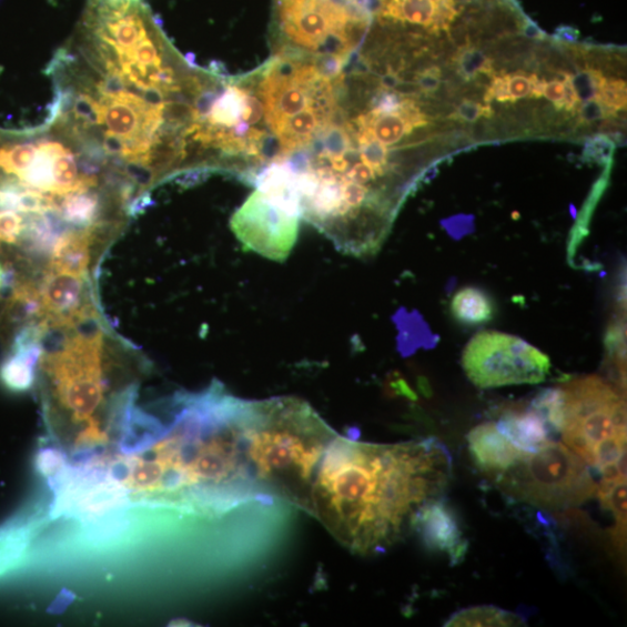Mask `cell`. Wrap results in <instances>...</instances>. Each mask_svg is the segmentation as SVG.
<instances>
[{"label": "cell", "mask_w": 627, "mask_h": 627, "mask_svg": "<svg viewBox=\"0 0 627 627\" xmlns=\"http://www.w3.org/2000/svg\"><path fill=\"white\" fill-rule=\"evenodd\" d=\"M52 108L153 184L194 169L196 100L211 71L143 37L114 38L84 24L50 61Z\"/></svg>", "instance_id": "cell-1"}, {"label": "cell", "mask_w": 627, "mask_h": 627, "mask_svg": "<svg viewBox=\"0 0 627 627\" xmlns=\"http://www.w3.org/2000/svg\"><path fill=\"white\" fill-rule=\"evenodd\" d=\"M169 419L133 417L113 479L141 504L221 517L285 504L255 479L246 456L251 400L215 382L204 392L175 395Z\"/></svg>", "instance_id": "cell-2"}, {"label": "cell", "mask_w": 627, "mask_h": 627, "mask_svg": "<svg viewBox=\"0 0 627 627\" xmlns=\"http://www.w3.org/2000/svg\"><path fill=\"white\" fill-rule=\"evenodd\" d=\"M451 468L436 438L382 445L338 435L316 472L309 515L353 554L382 555L417 509L441 496Z\"/></svg>", "instance_id": "cell-3"}, {"label": "cell", "mask_w": 627, "mask_h": 627, "mask_svg": "<svg viewBox=\"0 0 627 627\" xmlns=\"http://www.w3.org/2000/svg\"><path fill=\"white\" fill-rule=\"evenodd\" d=\"M37 368L53 441L70 457L114 454L130 431L136 384L114 381L102 334L71 338Z\"/></svg>", "instance_id": "cell-4"}, {"label": "cell", "mask_w": 627, "mask_h": 627, "mask_svg": "<svg viewBox=\"0 0 627 627\" xmlns=\"http://www.w3.org/2000/svg\"><path fill=\"white\" fill-rule=\"evenodd\" d=\"M338 434L316 411L292 396L251 400L246 456L257 483L309 514L316 472Z\"/></svg>", "instance_id": "cell-5"}, {"label": "cell", "mask_w": 627, "mask_h": 627, "mask_svg": "<svg viewBox=\"0 0 627 627\" xmlns=\"http://www.w3.org/2000/svg\"><path fill=\"white\" fill-rule=\"evenodd\" d=\"M563 443L598 472L626 457V403L623 393L598 375L562 386Z\"/></svg>", "instance_id": "cell-6"}, {"label": "cell", "mask_w": 627, "mask_h": 627, "mask_svg": "<svg viewBox=\"0 0 627 627\" xmlns=\"http://www.w3.org/2000/svg\"><path fill=\"white\" fill-rule=\"evenodd\" d=\"M496 483L512 498L548 512L579 507L597 494L588 465L558 442L526 455Z\"/></svg>", "instance_id": "cell-7"}, {"label": "cell", "mask_w": 627, "mask_h": 627, "mask_svg": "<svg viewBox=\"0 0 627 627\" xmlns=\"http://www.w3.org/2000/svg\"><path fill=\"white\" fill-rule=\"evenodd\" d=\"M463 366L479 388L536 385L546 381L549 358L522 338L498 332H483L467 344Z\"/></svg>", "instance_id": "cell-8"}, {"label": "cell", "mask_w": 627, "mask_h": 627, "mask_svg": "<svg viewBox=\"0 0 627 627\" xmlns=\"http://www.w3.org/2000/svg\"><path fill=\"white\" fill-rule=\"evenodd\" d=\"M300 219L294 199L277 190L256 188L232 218L231 227L246 249L283 261L296 241Z\"/></svg>", "instance_id": "cell-9"}, {"label": "cell", "mask_w": 627, "mask_h": 627, "mask_svg": "<svg viewBox=\"0 0 627 627\" xmlns=\"http://www.w3.org/2000/svg\"><path fill=\"white\" fill-rule=\"evenodd\" d=\"M411 529L426 548L447 554L451 566L465 560L469 543L463 537L456 510L444 497L426 500L414 514Z\"/></svg>", "instance_id": "cell-10"}, {"label": "cell", "mask_w": 627, "mask_h": 627, "mask_svg": "<svg viewBox=\"0 0 627 627\" xmlns=\"http://www.w3.org/2000/svg\"><path fill=\"white\" fill-rule=\"evenodd\" d=\"M44 323L70 327L89 316V300L84 279L50 270L40 292Z\"/></svg>", "instance_id": "cell-11"}, {"label": "cell", "mask_w": 627, "mask_h": 627, "mask_svg": "<svg viewBox=\"0 0 627 627\" xmlns=\"http://www.w3.org/2000/svg\"><path fill=\"white\" fill-rule=\"evenodd\" d=\"M467 443L476 467L488 474L504 473L526 456L498 433L493 422L475 426L467 435Z\"/></svg>", "instance_id": "cell-12"}, {"label": "cell", "mask_w": 627, "mask_h": 627, "mask_svg": "<svg viewBox=\"0 0 627 627\" xmlns=\"http://www.w3.org/2000/svg\"><path fill=\"white\" fill-rule=\"evenodd\" d=\"M496 429L504 435L520 453L538 454L552 441L542 418L529 407H512L502 413Z\"/></svg>", "instance_id": "cell-13"}, {"label": "cell", "mask_w": 627, "mask_h": 627, "mask_svg": "<svg viewBox=\"0 0 627 627\" xmlns=\"http://www.w3.org/2000/svg\"><path fill=\"white\" fill-rule=\"evenodd\" d=\"M93 230H68L52 249V270L87 280Z\"/></svg>", "instance_id": "cell-14"}, {"label": "cell", "mask_w": 627, "mask_h": 627, "mask_svg": "<svg viewBox=\"0 0 627 627\" xmlns=\"http://www.w3.org/2000/svg\"><path fill=\"white\" fill-rule=\"evenodd\" d=\"M449 310L455 320L465 325L486 324L496 313L494 299L483 289L474 286L457 291L451 300Z\"/></svg>", "instance_id": "cell-15"}, {"label": "cell", "mask_w": 627, "mask_h": 627, "mask_svg": "<svg viewBox=\"0 0 627 627\" xmlns=\"http://www.w3.org/2000/svg\"><path fill=\"white\" fill-rule=\"evenodd\" d=\"M596 497L601 507L610 510L616 519L615 528L611 533L614 547L619 556H625L626 550V478L614 481L601 479L597 485Z\"/></svg>", "instance_id": "cell-16"}, {"label": "cell", "mask_w": 627, "mask_h": 627, "mask_svg": "<svg viewBox=\"0 0 627 627\" xmlns=\"http://www.w3.org/2000/svg\"><path fill=\"white\" fill-rule=\"evenodd\" d=\"M381 18L438 29V7L432 0H390Z\"/></svg>", "instance_id": "cell-17"}, {"label": "cell", "mask_w": 627, "mask_h": 627, "mask_svg": "<svg viewBox=\"0 0 627 627\" xmlns=\"http://www.w3.org/2000/svg\"><path fill=\"white\" fill-rule=\"evenodd\" d=\"M529 408L542 418L549 438L557 442L565 424V395L562 387L540 391Z\"/></svg>", "instance_id": "cell-18"}, {"label": "cell", "mask_w": 627, "mask_h": 627, "mask_svg": "<svg viewBox=\"0 0 627 627\" xmlns=\"http://www.w3.org/2000/svg\"><path fill=\"white\" fill-rule=\"evenodd\" d=\"M526 620L517 614L493 606L464 609L451 616L445 626H522Z\"/></svg>", "instance_id": "cell-19"}, {"label": "cell", "mask_w": 627, "mask_h": 627, "mask_svg": "<svg viewBox=\"0 0 627 627\" xmlns=\"http://www.w3.org/2000/svg\"><path fill=\"white\" fill-rule=\"evenodd\" d=\"M458 72L465 80L478 78L482 73H492V61L479 49L466 48L457 58Z\"/></svg>", "instance_id": "cell-20"}, {"label": "cell", "mask_w": 627, "mask_h": 627, "mask_svg": "<svg viewBox=\"0 0 627 627\" xmlns=\"http://www.w3.org/2000/svg\"><path fill=\"white\" fill-rule=\"evenodd\" d=\"M605 80L604 73L594 69H586L576 73L575 77H570L573 90L583 103L597 97Z\"/></svg>", "instance_id": "cell-21"}, {"label": "cell", "mask_w": 627, "mask_h": 627, "mask_svg": "<svg viewBox=\"0 0 627 627\" xmlns=\"http://www.w3.org/2000/svg\"><path fill=\"white\" fill-rule=\"evenodd\" d=\"M627 87L623 80H605L601 83L596 99L599 100L614 115L626 108Z\"/></svg>", "instance_id": "cell-22"}, {"label": "cell", "mask_w": 627, "mask_h": 627, "mask_svg": "<svg viewBox=\"0 0 627 627\" xmlns=\"http://www.w3.org/2000/svg\"><path fill=\"white\" fill-rule=\"evenodd\" d=\"M27 219L14 211H0V242L14 244L23 236Z\"/></svg>", "instance_id": "cell-23"}, {"label": "cell", "mask_w": 627, "mask_h": 627, "mask_svg": "<svg viewBox=\"0 0 627 627\" xmlns=\"http://www.w3.org/2000/svg\"><path fill=\"white\" fill-rule=\"evenodd\" d=\"M615 143L606 135H596L585 146V158L599 164L611 163Z\"/></svg>", "instance_id": "cell-24"}, {"label": "cell", "mask_w": 627, "mask_h": 627, "mask_svg": "<svg viewBox=\"0 0 627 627\" xmlns=\"http://www.w3.org/2000/svg\"><path fill=\"white\" fill-rule=\"evenodd\" d=\"M493 111L489 105L484 107L483 104L472 102V100H464L453 117L463 122H475L483 117H491Z\"/></svg>", "instance_id": "cell-25"}, {"label": "cell", "mask_w": 627, "mask_h": 627, "mask_svg": "<svg viewBox=\"0 0 627 627\" xmlns=\"http://www.w3.org/2000/svg\"><path fill=\"white\" fill-rule=\"evenodd\" d=\"M442 83V72L437 67L424 69L416 74V87L423 93L436 92Z\"/></svg>", "instance_id": "cell-26"}, {"label": "cell", "mask_w": 627, "mask_h": 627, "mask_svg": "<svg viewBox=\"0 0 627 627\" xmlns=\"http://www.w3.org/2000/svg\"><path fill=\"white\" fill-rule=\"evenodd\" d=\"M579 121L582 123H591L614 114L599 102L598 99L588 100L579 109Z\"/></svg>", "instance_id": "cell-27"}, {"label": "cell", "mask_w": 627, "mask_h": 627, "mask_svg": "<svg viewBox=\"0 0 627 627\" xmlns=\"http://www.w3.org/2000/svg\"><path fill=\"white\" fill-rule=\"evenodd\" d=\"M508 91L510 95V102H516V100L530 97L532 94V81L530 78L525 77L523 73L507 74Z\"/></svg>", "instance_id": "cell-28"}, {"label": "cell", "mask_w": 627, "mask_h": 627, "mask_svg": "<svg viewBox=\"0 0 627 627\" xmlns=\"http://www.w3.org/2000/svg\"><path fill=\"white\" fill-rule=\"evenodd\" d=\"M492 99H496L500 103L510 102L507 77H496L493 79L491 89L486 94V102L489 103Z\"/></svg>", "instance_id": "cell-29"}, {"label": "cell", "mask_w": 627, "mask_h": 627, "mask_svg": "<svg viewBox=\"0 0 627 627\" xmlns=\"http://www.w3.org/2000/svg\"><path fill=\"white\" fill-rule=\"evenodd\" d=\"M543 95L554 103L558 110L564 109L565 84L560 81L545 82Z\"/></svg>", "instance_id": "cell-30"}, {"label": "cell", "mask_w": 627, "mask_h": 627, "mask_svg": "<svg viewBox=\"0 0 627 627\" xmlns=\"http://www.w3.org/2000/svg\"><path fill=\"white\" fill-rule=\"evenodd\" d=\"M564 84H565L564 109L568 112L575 113L576 111H578L582 102L579 98L576 97L573 90L569 74H567L566 79L564 80Z\"/></svg>", "instance_id": "cell-31"}, {"label": "cell", "mask_w": 627, "mask_h": 627, "mask_svg": "<svg viewBox=\"0 0 627 627\" xmlns=\"http://www.w3.org/2000/svg\"><path fill=\"white\" fill-rule=\"evenodd\" d=\"M555 38L562 42L574 43L579 39V31L564 27L557 30Z\"/></svg>", "instance_id": "cell-32"}, {"label": "cell", "mask_w": 627, "mask_h": 627, "mask_svg": "<svg viewBox=\"0 0 627 627\" xmlns=\"http://www.w3.org/2000/svg\"><path fill=\"white\" fill-rule=\"evenodd\" d=\"M530 81L533 88L530 97L540 98L543 95L545 81L539 80L536 74H532Z\"/></svg>", "instance_id": "cell-33"}, {"label": "cell", "mask_w": 627, "mask_h": 627, "mask_svg": "<svg viewBox=\"0 0 627 627\" xmlns=\"http://www.w3.org/2000/svg\"><path fill=\"white\" fill-rule=\"evenodd\" d=\"M523 34L525 37H528V38H532V39H543L544 38V33L537 27H535V24H533V23L526 24V27L523 30Z\"/></svg>", "instance_id": "cell-34"}, {"label": "cell", "mask_w": 627, "mask_h": 627, "mask_svg": "<svg viewBox=\"0 0 627 627\" xmlns=\"http://www.w3.org/2000/svg\"><path fill=\"white\" fill-rule=\"evenodd\" d=\"M432 2L436 4L438 9L456 11L455 0H432Z\"/></svg>", "instance_id": "cell-35"}, {"label": "cell", "mask_w": 627, "mask_h": 627, "mask_svg": "<svg viewBox=\"0 0 627 627\" xmlns=\"http://www.w3.org/2000/svg\"><path fill=\"white\" fill-rule=\"evenodd\" d=\"M419 388H421V391L423 392V394H424L425 396H432V395H433V391H432V388H431V386H429L428 381H425V380H423V378L419 380Z\"/></svg>", "instance_id": "cell-36"}, {"label": "cell", "mask_w": 627, "mask_h": 627, "mask_svg": "<svg viewBox=\"0 0 627 627\" xmlns=\"http://www.w3.org/2000/svg\"><path fill=\"white\" fill-rule=\"evenodd\" d=\"M4 285V271L0 267V289Z\"/></svg>", "instance_id": "cell-37"}]
</instances>
